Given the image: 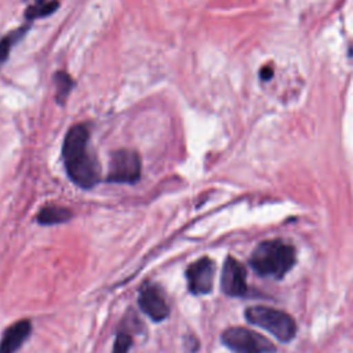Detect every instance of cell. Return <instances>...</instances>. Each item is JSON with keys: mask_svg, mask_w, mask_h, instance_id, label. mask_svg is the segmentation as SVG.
<instances>
[{"mask_svg": "<svg viewBox=\"0 0 353 353\" xmlns=\"http://www.w3.org/2000/svg\"><path fill=\"white\" fill-rule=\"evenodd\" d=\"M90 130L85 124H74L65 135L62 159L69 178L80 188L90 189L101 179V167L88 148Z\"/></svg>", "mask_w": 353, "mask_h": 353, "instance_id": "cell-1", "label": "cell"}, {"mask_svg": "<svg viewBox=\"0 0 353 353\" xmlns=\"http://www.w3.org/2000/svg\"><path fill=\"white\" fill-rule=\"evenodd\" d=\"M296 252L294 245L280 240L270 239L259 243L250 256V266L262 277L283 279L295 265Z\"/></svg>", "mask_w": 353, "mask_h": 353, "instance_id": "cell-2", "label": "cell"}, {"mask_svg": "<svg viewBox=\"0 0 353 353\" xmlns=\"http://www.w3.org/2000/svg\"><path fill=\"white\" fill-rule=\"evenodd\" d=\"M244 314L248 323L266 330L280 342H290L296 334V323L287 312L255 305L247 307Z\"/></svg>", "mask_w": 353, "mask_h": 353, "instance_id": "cell-3", "label": "cell"}, {"mask_svg": "<svg viewBox=\"0 0 353 353\" xmlns=\"http://www.w3.org/2000/svg\"><path fill=\"white\" fill-rule=\"evenodd\" d=\"M222 343L233 353H276L274 345L263 335L244 327H230L222 332Z\"/></svg>", "mask_w": 353, "mask_h": 353, "instance_id": "cell-4", "label": "cell"}, {"mask_svg": "<svg viewBox=\"0 0 353 353\" xmlns=\"http://www.w3.org/2000/svg\"><path fill=\"white\" fill-rule=\"evenodd\" d=\"M141 176L139 154L130 149H120L112 153L106 179L117 183H134Z\"/></svg>", "mask_w": 353, "mask_h": 353, "instance_id": "cell-5", "label": "cell"}, {"mask_svg": "<svg viewBox=\"0 0 353 353\" xmlns=\"http://www.w3.org/2000/svg\"><path fill=\"white\" fill-rule=\"evenodd\" d=\"M215 276V265L210 258H200L194 263H192L186 270L188 287L192 294L203 295L208 294L214 285Z\"/></svg>", "mask_w": 353, "mask_h": 353, "instance_id": "cell-6", "label": "cell"}, {"mask_svg": "<svg viewBox=\"0 0 353 353\" xmlns=\"http://www.w3.org/2000/svg\"><path fill=\"white\" fill-rule=\"evenodd\" d=\"M221 287L229 296H243L247 294V270L233 256H228L223 262Z\"/></svg>", "mask_w": 353, "mask_h": 353, "instance_id": "cell-7", "label": "cell"}, {"mask_svg": "<svg viewBox=\"0 0 353 353\" xmlns=\"http://www.w3.org/2000/svg\"><path fill=\"white\" fill-rule=\"evenodd\" d=\"M138 303L141 310L153 321H161L167 319L170 313V306L164 295L161 294L160 288L153 284H145L141 288Z\"/></svg>", "mask_w": 353, "mask_h": 353, "instance_id": "cell-8", "label": "cell"}, {"mask_svg": "<svg viewBox=\"0 0 353 353\" xmlns=\"http://www.w3.org/2000/svg\"><path fill=\"white\" fill-rule=\"evenodd\" d=\"M30 330L32 325L29 320H21L8 327L0 342V353H15L29 336Z\"/></svg>", "mask_w": 353, "mask_h": 353, "instance_id": "cell-9", "label": "cell"}, {"mask_svg": "<svg viewBox=\"0 0 353 353\" xmlns=\"http://www.w3.org/2000/svg\"><path fill=\"white\" fill-rule=\"evenodd\" d=\"M58 7H59L58 0H36L33 4H30L26 8L25 18L28 19V22H32L34 19L48 17L50 14H54Z\"/></svg>", "mask_w": 353, "mask_h": 353, "instance_id": "cell-10", "label": "cell"}, {"mask_svg": "<svg viewBox=\"0 0 353 353\" xmlns=\"http://www.w3.org/2000/svg\"><path fill=\"white\" fill-rule=\"evenodd\" d=\"M72 212L68 208L58 207V205H47L44 207L39 215L37 221L43 225H54V223H62L70 219Z\"/></svg>", "mask_w": 353, "mask_h": 353, "instance_id": "cell-11", "label": "cell"}, {"mask_svg": "<svg viewBox=\"0 0 353 353\" xmlns=\"http://www.w3.org/2000/svg\"><path fill=\"white\" fill-rule=\"evenodd\" d=\"M28 30V26H22L14 32H11L10 34L4 36L1 40H0V65L4 63L7 59H8V55L11 52V48L12 46L21 39L25 36Z\"/></svg>", "mask_w": 353, "mask_h": 353, "instance_id": "cell-12", "label": "cell"}, {"mask_svg": "<svg viewBox=\"0 0 353 353\" xmlns=\"http://www.w3.org/2000/svg\"><path fill=\"white\" fill-rule=\"evenodd\" d=\"M54 81H55V87H57V99H58V102L62 103L70 94L74 81L66 72H62V70H59L54 74Z\"/></svg>", "mask_w": 353, "mask_h": 353, "instance_id": "cell-13", "label": "cell"}, {"mask_svg": "<svg viewBox=\"0 0 353 353\" xmlns=\"http://www.w3.org/2000/svg\"><path fill=\"white\" fill-rule=\"evenodd\" d=\"M131 343H132L131 335H128L127 332H120L116 336L112 353H128V350L131 347Z\"/></svg>", "mask_w": 353, "mask_h": 353, "instance_id": "cell-14", "label": "cell"}, {"mask_svg": "<svg viewBox=\"0 0 353 353\" xmlns=\"http://www.w3.org/2000/svg\"><path fill=\"white\" fill-rule=\"evenodd\" d=\"M272 76H273V70H272L270 68H263V69L261 70V77H262L263 80H270Z\"/></svg>", "mask_w": 353, "mask_h": 353, "instance_id": "cell-15", "label": "cell"}]
</instances>
